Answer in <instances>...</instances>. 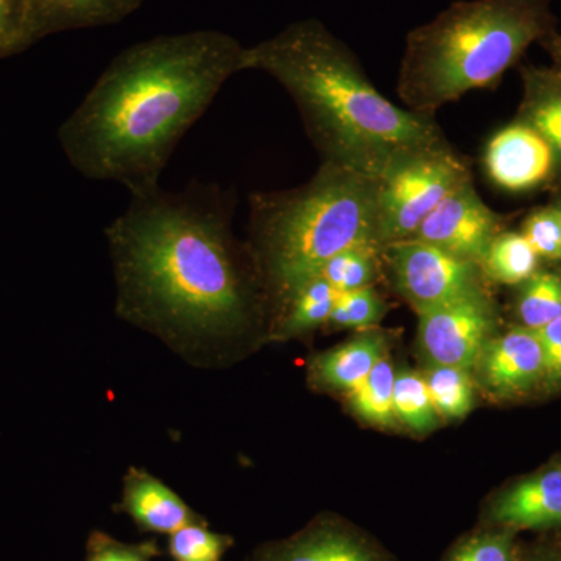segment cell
Instances as JSON below:
<instances>
[{
  "label": "cell",
  "instance_id": "cell-17",
  "mask_svg": "<svg viewBox=\"0 0 561 561\" xmlns=\"http://www.w3.org/2000/svg\"><path fill=\"white\" fill-rule=\"evenodd\" d=\"M523 101L515 119L534 128L551 147L561 184V79L552 68L522 69Z\"/></svg>",
  "mask_w": 561,
  "mask_h": 561
},
{
  "label": "cell",
  "instance_id": "cell-3",
  "mask_svg": "<svg viewBox=\"0 0 561 561\" xmlns=\"http://www.w3.org/2000/svg\"><path fill=\"white\" fill-rule=\"evenodd\" d=\"M243 70L267 73L290 95L321 162L379 180L404 158L449 144L435 117L383 98L320 21L294 22L245 47Z\"/></svg>",
  "mask_w": 561,
  "mask_h": 561
},
{
  "label": "cell",
  "instance_id": "cell-1",
  "mask_svg": "<svg viewBox=\"0 0 561 561\" xmlns=\"http://www.w3.org/2000/svg\"><path fill=\"white\" fill-rule=\"evenodd\" d=\"M232 197L217 184L131 195L108 241L124 319L187 343L247 330L256 313V262L231 231Z\"/></svg>",
  "mask_w": 561,
  "mask_h": 561
},
{
  "label": "cell",
  "instance_id": "cell-28",
  "mask_svg": "<svg viewBox=\"0 0 561 561\" xmlns=\"http://www.w3.org/2000/svg\"><path fill=\"white\" fill-rule=\"evenodd\" d=\"M32 0H0V60L35 44Z\"/></svg>",
  "mask_w": 561,
  "mask_h": 561
},
{
  "label": "cell",
  "instance_id": "cell-9",
  "mask_svg": "<svg viewBox=\"0 0 561 561\" xmlns=\"http://www.w3.org/2000/svg\"><path fill=\"white\" fill-rule=\"evenodd\" d=\"M501 221L470 180L437 206L412 239L481 265L491 242L502 231Z\"/></svg>",
  "mask_w": 561,
  "mask_h": 561
},
{
  "label": "cell",
  "instance_id": "cell-7",
  "mask_svg": "<svg viewBox=\"0 0 561 561\" xmlns=\"http://www.w3.org/2000/svg\"><path fill=\"white\" fill-rule=\"evenodd\" d=\"M381 254L389 261L397 290L419 316L483 290L478 262L430 243L408 239L383 247Z\"/></svg>",
  "mask_w": 561,
  "mask_h": 561
},
{
  "label": "cell",
  "instance_id": "cell-14",
  "mask_svg": "<svg viewBox=\"0 0 561 561\" xmlns=\"http://www.w3.org/2000/svg\"><path fill=\"white\" fill-rule=\"evenodd\" d=\"M122 511L140 529L153 534L171 535L190 524L202 522L201 516L175 491L149 472L135 468L124 479Z\"/></svg>",
  "mask_w": 561,
  "mask_h": 561
},
{
  "label": "cell",
  "instance_id": "cell-31",
  "mask_svg": "<svg viewBox=\"0 0 561 561\" xmlns=\"http://www.w3.org/2000/svg\"><path fill=\"white\" fill-rule=\"evenodd\" d=\"M545 353V378L548 390H561V316L548 327L537 331Z\"/></svg>",
  "mask_w": 561,
  "mask_h": 561
},
{
  "label": "cell",
  "instance_id": "cell-27",
  "mask_svg": "<svg viewBox=\"0 0 561 561\" xmlns=\"http://www.w3.org/2000/svg\"><path fill=\"white\" fill-rule=\"evenodd\" d=\"M445 561H518L515 531L494 526L461 538Z\"/></svg>",
  "mask_w": 561,
  "mask_h": 561
},
{
  "label": "cell",
  "instance_id": "cell-4",
  "mask_svg": "<svg viewBox=\"0 0 561 561\" xmlns=\"http://www.w3.org/2000/svg\"><path fill=\"white\" fill-rule=\"evenodd\" d=\"M557 31L552 0H459L405 39L397 92L434 117L468 92L496 87L531 44Z\"/></svg>",
  "mask_w": 561,
  "mask_h": 561
},
{
  "label": "cell",
  "instance_id": "cell-8",
  "mask_svg": "<svg viewBox=\"0 0 561 561\" xmlns=\"http://www.w3.org/2000/svg\"><path fill=\"white\" fill-rule=\"evenodd\" d=\"M420 348L432 365L471 370L496 327L485 289L419 316Z\"/></svg>",
  "mask_w": 561,
  "mask_h": 561
},
{
  "label": "cell",
  "instance_id": "cell-24",
  "mask_svg": "<svg viewBox=\"0 0 561 561\" xmlns=\"http://www.w3.org/2000/svg\"><path fill=\"white\" fill-rule=\"evenodd\" d=\"M381 250L379 247L365 245L342 251L321 268L319 276L327 279L339 294L373 287L378 276Z\"/></svg>",
  "mask_w": 561,
  "mask_h": 561
},
{
  "label": "cell",
  "instance_id": "cell-20",
  "mask_svg": "<svg viewBox=\"0 0 561 561\" xmlns=\"http://www.w3.org/2000/svg\"><path fill=\"white\" fill-rule=\"evenodd\" d=\"M394 376L397 371L386 356L367 378L346 393L351 409L362 421L381 427H391L397 423L393 412Z\"/></svg>",
  "mask_w": 561,
  "mask_h": 561
},
{
  "label": "cell",
  "instance_id": "cell-29",
  "mask_svg": "<svg viewBox=\"0 0 561 561\" xmlns=\"http://www.w3.org/2000/svg\"><path fill=\"white\" fill-rule=\"evenodd\" d=\"M522 232L541 261L561 262V213L553 203L531 210Z\"/></svg>",
  "mask_w": 561,
  "mask_h": 561
},
{
  "label": "cell",
  "instance_id": "cell-25",
  "mask_svg": "<svg viewBox=\"0 0 561 561\" xmlns=\"http://www.w3.org/2000/svg\"><path fill=\"white\" fill-rule=\"evenodd\" d=\"M386 312V302L375 287L342 291L334 302L328 324L337 330L370 331L375 330Z\"/></svg>",
  "mask_w": 561,
  "mask_h": 561
},
{
  "label": "cell",
  "instance_id": "cell-19",
  "mask_svg": "<svg viewBox=\"0 0 561 561\" xmlns=\"http://www.w3.org/2000/svg\"><path fill=\"white\" fill-rule=\"evenodd\" d=\"M541 260L522 231H501L481 262L483 275L496 283L519 286L540 271Z\"/></svg>",
  "mask_w": 561,
  "mask_h": 561
},
{
  "label": "cell",
  "instance_id": "cell-15",
  "mask_svg": "<svg viewBox=\"0 0 561 561\" xmlns=\"http://www.w3.org/2000/svg\"><path fill=\"white\" fill-rule=\"evenodd\" d=\"M142 0H32L36 43L55 33L119 24L139 10Z\"/></svg>",
  "mask_w": 561,
  "mask_h": 561
},
{
  "label": "cell",
  "instance_id": "cell-32",
  "mask_svg": "<svg viewBox=\"0 0 561 561\" xmlns=\"http://www.w3.org/2000/svg\"><path fill=\"white\" fill-rule=\"evenodd\" d=\"M538 44H540L542 49L548 51L552 60L551 68L559 73L561 79V33L553 31L549 33L548 36H545Z\"/></svg>",
  "mask_w": 561,
  "mask_h": 561
},
{
  "label": "cell",
  "instance_id": "cell-30",
  "mask_svg": "<svg viewBox=\"0 0 561 561\" xmlns=\"http://www.w3.org/2000/svg\"><path fill=\"white\" fill-rule=\"evenodd\" d=\"M158 553L153 541L128 545L95 531L88 541L87 561H151Z\"/></svg>",
  "mask_w": 561,
  "mask_h": 561
},
{
  "label": "cell",
  "instance_id": "cell-26",
  "mask_svg": "<svg viewBox=\"0 0 561 561\" xmlns=\"http://www.w3.org/2000/svg\"><path fill=\"white\" fill-rule=\"evenodd\" d=\"M232 546L228 535L194 523L169 535L168 551L175 561H221Z\"/></svg>",
  "mask_w": 561,
  "mask_h": 561
},
{
  "label": "cell",
  "instance_id": "cell-34",
  "mask_svg": "<svg viewBox=\"0 0 561 561\" xmlns=\"http://www.w3.org/2000/svg\"><path fill=\"white\" fill-rule=\"evenodd\" d=\"M553 205L559 208L561 213V184H557V186L552 187V201Z\"/></svg>",
  "mask_w": 561,
  "mask_h": 561
},
{
  "label": "cell",
  "instance_id": "cell-22",
  "mask_svg": "<svg viewBox=\"0 0 561 561\" xmlns=\"http://www.w3.org/2000/svg\"><path fill=\"white\" fill-rule=\"evenodd\" d=\"M394 419L419 434L435 430L438 413L432 404L424 376L415 371H398L393 387Z\"/></svg>",
  "mask_w": 561,
  "mask_h": 561
},
{
  "label": "cell",
  "instance_id": "cell-10",
  "mask_svg": "<svg viewBox=\"0 0 561 561\" xmlns=\"http://www.w3.org/2000/svg\"><path fill=\"white\" fill-rule=\"evenodd\" d=\"M483 164L490 180L508 192L553 187L559 172L549 144L529 125L516 119L489 140Z\"/></svg>",
  "mask_w": 561,
  "mask_h": 561
},
{
  "label": "cell",
  "instance_id": "cell-6",
  "mask_svg": "<svg viewBox=\"0 0 561 561\" xmlns=\"http://www.w3.org/2000/svg\"><path fill=\"white\" fill-rule=\"evenodd\" d=\"M472 180L451 144L419 151L378 180L379 243L408 241L454 191Z\"/></svg>",
  "mask_w": 561,
  "mask_h": 561
},
{
  "label": "cell",
  "instance_id": "cell-12",
  "mask_svg": "<svg viewBox=\"0 0 561 561\" xmlns=\"http://www.w3.org/2000/svg\"><path fill=\"white\" fill-rule=\"evenodd\" d=\"M490 522L508 530L561 527V467L549 468L502 491L490 508Z\"/></svg>",
  "mask_w": 561,
  "mask_h": 561
},
{
  "label": "cell",
  "instance_id": "cell-33",
  "mask_svg": "<svg viewBox=\"0 0 561 561\" xmlns=\"http://www.w3.org/2000/svg\"><path fill=\"white\" fill-rule=\"evenodd\" d=\"M529 561H561V557L557 556V553L542 552L538 553V556H535L534 559Z\"/></svg>",
  "mask_w": 561,
  "mask_h": 561
},
{
  "label": "cell",
  "instance_id": "cell-21",
  "mask_svg": "<svg viewBox=\"0 0 561 561\" xmlns=\"http://www.w3.org/2000/svg\"><path fill=\"white\" fill-rule=\"evenodd\" d=\"M519 327L540 331L561 316V272L538 271L519 284L516 298Z\"/></svg>",
  "mask_w": 561,
  "mask_h": 561
},
{
  "label": "cell",
  "instance_id": "cell-2",
  "mask_svg": "<svg viewBox=\"0 0 561 561\" xmlns=\"http://www.w3.org/2000/svg\"><path fill=\"white\" fill-rule=\"evenodd\" d=\"M243 54L220 31L154 36L122 50L58 130L69 164L130 195L158 190L180 140L243 72Z\"/></svg>",
  "mask_w": 561,
  "mask_h": 561
},
{
  "label": "cell",
  "instance_id": "cell-23",
  "mask_svg": "<svg viewBox=\"0 0 561 561\" xmlns=\"http://www.w3.org/2000/svg\"><path fill=\"white\" fill-rule=\"evenodd\" d=\"M430 389L432 404L438 416L446 420H460L472 408V382L470 370L459 367L432 365L424 375Z\"/></svg>",
  "mask_w": 561,
  "mask_h": 561
},
{
  "label": "cell",
  "instance_id": "cell-16",
  "mask_svg": "<svg viewBox=\"0 0 561 561\" xmlns=\"http://www.w3.org/2000/svg\"><path fill=\"white\" fill-rule=\"evenodd\" d=\"M387 348L389 341L382 332H359L351 341L316 357L309 375L317 387L346 394L387 356Z\"/></svg>",
  "mask_w": 561,
  "mask_h": 561
},
{
  "label": "cell",
  "instance_id": "cell-18",
  "mask_svg": "<svg viewBox=\"0 0 561 561\" xmlns=\"http://www.w3.org/2000/svg\"><path fill=\"white\" fill-rule=\"evenodd\" d=\"M337 297L339 291L327 279L321 276L309 279L280 305L283 312L279 313L275 337H300L330 323Z\"/></svg>",
  "mask_w": 561,
  "mask_h": 561
},
{
  "label": "cell",
  "instance_id": "cell-5",
  "mask_svg": "<svg viewBox=\"0 0 561 561\" xmlns=\"http://www.w3.org/2000/svg\"><path fill=\"white\" fill-rule=\"evenodd\" d=\"M250 251L279 305L356 247H379L378 180L321 162L295 190L250 197Z\"/></svg>",
  "mask_w": 561,
  "mask_h": 561
},
{
  "label": "cell",
  "instance_id": "cell-11",
  "mask_svg": "<svg viewBox=\"0 0 561 561\" xmlns=\"http://www.w3.org/2000/svg\"><path fill=\"white\" fill-rule=\"evenodd\" d=\"M483 387L497 398H518L542 386L545 353L537 332L516 327L491 337L478 362Z\"/></svg>",
  "mask_w": 561,
  "mask_h": 561
},
{
  "label": "cell",
  "instance_id": "cell-13",
  "mask_svg": "<svg viewBox=\"0 0 561 561\" xmlns=\"http://www.w3.org/2000/svg\"><path fill=\"white\" fill-rule=\"evenodd\" d=\"M257 561H391L360 531L337 522L312 524L300 534L268 546Z\"/></svg>",
  "mask_w": 561,
  "mask_h": 561
}]
</instances>
